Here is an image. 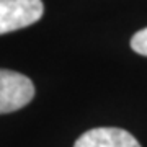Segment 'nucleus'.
I'll return each instance as SVG.
<instances>
[{"mask_svg": "<svg viewBox=\"0 0 147 147\" xmlns=\"http://www.w3.org/2000/svg\"><path fill=\"white\" fill-rule=\"evenodd\" d=\"M74 147H141L131 132L119 127H95L84 132Z\"/></svg>", "mask_w": 147, "mask_h": 147, "instance_id": "nucleus-3", "label": "nucleus"}, {"mask_svg": "<svg viewBox=\"0 0 147 147\" xmlns=\"http://www.w3.org/2000/svg\"><path fill=\"white\" fill-rule=\"evenodd\" d=\"M131 47H132V51H136L137 54L147 57V28L137 31L131 38Z\"/></svg>", "mask_w": 147, "mask_h": 147, "instance_id": "nucleus-4", "label": "nucleus"}, {"mask_svg": "<svg viewBox=\"0 0 147 147\" xmlns=\"http://www.w3.org/2000/svg\"><path fill=\"white\" fill-rule=\"evenodd\" d=\"M34 98V84L15 70L0 69V115L13 113Z\"/></svg>", "mask_w": 147, "mask_h": 147, "instance_id": "nucleus-1", "label": "nucleus"}, {"mask_svg": "<svg viewBox=\"0 0 147 147\" xmlns=\"http://www.w3.org/2000/svg\"><path fill=\"white\" fill-rule=\"evenodd\" d=\"M42 13L41 0H0V34L31 26Z\"/></svg>", "mask_w": 147, "mask_h": 147, "instance_id": "nucleus-2", "label": "nucleus"}]
</instances>
